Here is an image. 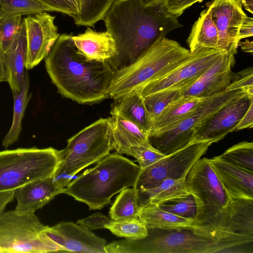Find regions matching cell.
<instances>
[{
	"instance_id": "cell-1",
	"label": "cell",
	"mask_w": 253,
	"mask_h": 253,
	"mask_svg": "<svg viewBox=\"0 0 253 253\" xmlns=\"http://www.w3.org/2000/svg\"><path fill=\"white\" fill-rule=\"evenodd\" d=\"M103 20L116 43L117 54L108 61L114 72L131 64L170 32L182 26L161 3L143 0H115Z\"/></svg>"
},
{
	"instance_id": "cell-2",
	"label": "cell",
	"mask_w": 253,
	"mask_h": 253,
	"mask_svg": "<svg viewBox=\"0 0 253 253\" xmlns=\"http://www.w3.org/2000/svg\"><path fill=\"white\" fill-rule=\"evenodd\" d=\"M72 34L60 35L45 57L46 71L59 93L80 104L109 97L114 71L108 61L90 60L76 47Z\"/></svg>"
},
{
	"instance_id": "cell-3",
	"label": "cell",
	"mask_w": 253,
	"mask_h": 253,
	"mask_svg": "<svg viewBox=\"0 0 253 253\" xmlns=\"http://www.w3.org/2000/svg\"><path fill=\"white\" fill-rule=\"evenodd\" d=\"M197 207L195 233L211 240L253 244V238L235 235L227 228L228 205L231 199L210 165L209 159L197 160L185 180Z\"/></svg>"
},
{
	"instance_id": "cell-4",
	"label": "cell",
	"mask_w": 253,
	"mask_h": 253,
	"mask_svg": "<svg viewBox=\"0 0 253 253\" xmlns=\"http://www.w3.org/2000/svg\"><path fill=\"white\" fill-rule=\"evenodd\" d=\"M141 170L128 159L116 153L109 154L70 182L62 193L86 204L90 210L101 209L114 195L133 187Z\"/></svg>"
},
{
	"instance_id": "cell-5",
	"label": "cell",
	"mask_w": 253,
	"mask_h": 253,
	"mask_svg": "<svg viewBox=\"0 0 253 253\" xmlns=\"http://www.w3.org/2000/svg\"><path fill=\"white\" fill-rule=\"evenodd\" d=\"M189 49L166 37L152 45L129 65L114 72L108 96L115 100L141 90L168 74L190 55Z\"/></svg>"
},
{
	"instance_id": "cell-6",
	"label": "cell",
	"mask_w": 253,
	"mask_h": 253,
	"mask_svg": "<svg viewBox=\"0 0 253 253\" xmlns=\"http://www.w3.org/2000/svg\"><path fill=\"white\" fill-rule=\"evenodd\" d=\"M142 239H126L106 245V253H247L245 245L232 241H216L200 236L192 229L150 228Z\"/></svg>"
},
{
	"instance_id": "cell-7",
	"label": "cell",
	"mask_w": 253,
	"mask_h": 253,
	"mask_svg": "<svg viewBox=\"0 0 253 253\" xmlns=\"http://www.w3.org/2000/svg\"><path fill=\"white\" fill-rule=\"evenodd\" d=\"M112 127L109 118H102L85 127L67 140L61 150V161L52 176L64 188L77 173L97 163L113 149Z\"/></svg>"
},
{
	"instance_id": "cell-8",
	"label": "cell",
	"mask_w": 253,
	"mask_h": 253,
	"mask_svg": "<svg viewBox=\"0 0 253 253\" xmlns=\"http://www.w3.org/2000/svg\"><path fill=\"white\" fill-rule=\"evenodd\" d=\"M60 161L61 151L52 147L0 151V193L52 176Z\"/></svg>"
},
{
	"instance_id": "cell-9",
	"label": "cell",
	"mask_w": 253,
	"mask_h": 253,
	"mask_svg": "<svg viewBox=\"0 0 253 253\" xmlns=\"http://www.w3.org/2000/svg\"><path fill=\"white\" fill-rule=\"evenodd\" d=\"M35 212L10 211L0 217V253H64L45 233Z\"/></svg>"
},
{
	"instance_id": "cell-10",
	"label": "cell",
	"mask_w": 253,
	"mask_h": 253,
	"mask_svg": "<svg viewBox=\"0 0 253 253\" xmlns=\"http://www.w3.org/2000/svg\"><path fill=\"white\" fill-rule=\"evenodd\" d=\"M245 93L241 89L225 90L204 98L195 109L181 120L150 133V143L166 155L184 148L193 141L195 128L200 123L233 98Z\"/></svg>"
},
{
	"instance_id": "cell-11",
	"label": "cell",
	"mask_w": 253,
	"mask_h": 253,
	"mask_svg": "<svg viewBox=\"0 0 253 253\" xmlns=\"http://www.w3.org/2000/svg\"><path fill=\"white\" fill-rule=\"evenodd\" d=\"M215 140L193 141L142 169L133 187L138 192L157 186L163 180L186 177L195 163L207 152Z\"/></svg>"
},
{
	"instance_id": "cell-12",
	"label": "cell",
	"mask_w": 253,
	"mask_h": 253,
	"mask_svg": "<svg viewBox=\"0 0 253 253\" xmlns=\"http://www.w3.org/2000/svg\"><path fill=\"white\" fill-rule=\"evenodd\" d=\"M224 52L203 48L191 53L181 64L162 78L147 84L142 90L143 97L166 89L182 90L195 83Z\"/></svg>"
},
{
	"instance_id": "cell-13",
	"label": "cell",
	"mask_w": 253,
	"mask_h": 253,
	"mask_svg": "<svg viewBox=\"0 0 253 253\" xmlns=\"http://www.w3.org/2000/svg\"><path fill=\"white\" fill-rule=\"evenodd\" d=\"M252 101L253 97L247 93L233 98L195 128L193 141L223 139L233 132Z\"/></svg>"
},
{
	"instance_id": "cell-14",
	"label": "cell",
	"mask_w": 253,
	"mask_h": 253,
	"mask_svg": "<svg viewBox=\"0 0 253 253\" xmlns=\"http://www.w3.org/2000/svg\"><path fill=\"white\" fill-rule=\"evenodd\" d=\"M55 18L43 12L29 15L23 19L27 40L26 70L32 69L45 58L59 37Z\"/></svg>"
},
{
	"instance_id": "cell-15",
	"label": "cell",
	"mask_w": 253,
	"mask_h": 253,
	"mask_svg": "<svg viewBox=\"0 0 253 253\" xmlns=\"http://www.w3.org/2000/svg\"><path fill=\"white\" fill-rule=\"evenodd\" d=\"M218 32V50L237 53L239 32L247 15L240 0H212L207 3Z\"/></svg>"
},
{
	"instance_id": "cell-16",
	"label": "cell",
	"mask_w": 253,
	"mask_h": 253,
	"mask_svg": "<svg viewBox=\"0 0 253 253\" xmlns=\"http://www.w3.org/2000/svg\"><path fill=\"white\" fill-rule=\"evenodd\" d=\"M46 234L63 249L64 253H106V240L72 222L46 226Z\"/></svg>"
},
{
	"instance_id": "cell-17",
	"label": "cell",
	"mask_w": 253,
	"mask_h": 253,
	"mask_svg": "<svg viewBox=\"0 0 253 253\" xmlns=\"http://www.w3.org/2000/svg\"><path fill=\"white\" fill-rule=\"evenodd\" d=\"M235 54L224 52L193 84L181 90V95L204 98L226 90L234 73Z\"/></svg>"
},
{
	"instance_id": "cell-18",
	"label": "cell",
	"mask_w": 253,
	"mask_h": 253,
	"mask_svg": "<svg viewBox=\"0 0 253 253\" xmlns=\"http://www.w3.org/2000/svg\"><path fill=\"white\" fill-rule=\"evenodd\" d=\"M52 176L29 183L14 190L17 204L14 210L20 212H35L42 208L56 195L62 193Z\"/></svg>"
},
{
	"instance_id": "cell-19",
	"label": "cell",
	"mask_w": 253,
	"mask_h": 253,
	"mask_svg": "<svg viewBox=\"0 0 253 253\" xmlns=\"http://www.w3.org/2000/svg\"><path fill=\"white\" fill-rule=\"evenodd\" d=\"M212 169L231 199H253V172L224 161L209 159Z\"/></svg>"
},
{
	"instance_id": "cell-20",
	"label": "cell",
	"mask_w": 253,
	"mask_h": 253,
	"mask_svg": "<svg viewBox=\"0 0 253 253\" xmlns=\"http://www.w3.org/2000/svg\"><path fill=\"white\" fill-rule=\"evenodd\" d=\"M72 39L77 49L90 60L108 61L117 54L116 42L107 31L96 32L88 27Z\"/></svg>"
},
{
	"instance_id": "cell-21",
	"label": "cell",
	"mask_w": 253,
	"mask_h": 253,
	"mask_svg": "<svg viewBox=\"0 0 253 253\" xmlns=\"http://www.w3.org/2000/svg\"><path fill=\"white\" fill-rule=\"evenodd\" d=\"M26 52V29L22 19L20 28L14 42L6 52H3L7 82L12 93H19L22 89L26 73L25 64Z\"/></svg>"
},
{
	"instance_id": "cell-22",
	"label": "cell",
	"mask_w": 253,
	"mask_h": 253,
	"mask_svg": "<svg viewBox=\"0 0 253 253\" xmlns=\"http://www.w3.org/2000/svg\"><path fill=\"white\" fill-rule=\"evenodd\" d=\"M108 118L112 127L113 149L124 154L131 146L150 144L149 135L137 125L115 110Z\"/></svg>"
},
{
	"instance_id": "cell-23",
	"label": "cell",
	"mask_w": 253,
	"mask_h": 253,
	"mask_svg": "<svg viewBox=\"0 0 253 253\" xmlns=\"http://www.w3.org/2000/svg\"><path fill=\"white\" fill-rule=\"evenodd\" d=\"M138 218L146 224L148 229H194V219L179 216L162 209L159 205L151 203L140 207Z\"/></svg>"
},
{
	"instance_id": "cell-24",
	"label": "cell",
	"mask_w": 253,
	"mask_h": 253,
	"mask_svg": "<svg viewBox=\"0 0 253 253\" xmlns=\"http://www.w3.org/2000/svg\"><path fill=\"white\" fill-rule=\"evenodd\" d=\"M218 32L209 7L203 10L186 40L191 53L203 48L218 50Z\"/></svg>"
},
{
	"instance_id": "cell-25",
	"label": "cell",
	"mask_w": 253,
	"mask_h": 253,
	"mask_svg": "<svg viewBox=\"0 0 253 253\" xmlns=\"http://www.w3.org/2000/svg\"><path fill=\"white\" fill-rule=\"evenodd\" d=\"M186 177L166 179L155 187L138 192L139 207L147 203L160 205L190 195L186 185Z\"/></svg>"
},
{
	"instance_id": "cell-26",
	"label": "cell",
	"mask_w": 253,
	"mask_h": 253,
	"mask_svg": "<svg viewBox=\"0 0 253 253\" xmlns=\"http://www.w3.org/2000/svg\"><path fill=\"white\" fill-rule=\"evenodd\" d=\"M228 212L227 228L229 232L253 238V199H231Z\"/></svg>"
},
{
	"instance_id": "cell-27",
	"label": "cell",
	"mask_w": 253,
	"mask_h": 253,
	"mask_svg": "<svg viewBox=\"0 0 253 253\" xmlns=\"http://www.w3.org/2000/svg\"><path fill=\"white\" fill-rule=\"evenodd\" d=\"M116 101L112 109L137 125L149 135L152 123L148 116L142 90H135Z\"/></svg>"
},
{
	"instance_id": "cell-28",
	"label": "cell",
	"mask_w": 253,
	"mask_h": 253,
	"mask_svg": "<svg viewBox=\"0 0 253 253\" xmlns=\"http://www.w3.org/2000/svg\"><path fill=\"white\" fill-rule=\"evenodd\" d=\"M203 99L181 95L161 112L153 122L150 133L165 128L181 120L195 109Z\"/></svg>"
},
{
	"instance_id": "cell-29",
	"label": "cell",
	"mask_w": 253,
	"mask_h": 253,
	"mask_svg": "<svg viewBox=\"0 0 253 253\" xmlns=\"http://www.w3.org/2000/svg\"><path fill=\"white\" fill-rule=\"evenodd\" d=\"M29 79L26 71L24 83L20 92L12 93L14 98V107L12 122L11 127L3 139L2 144L5 148L14 144L18 139L22 127L21 123L25 111L31 97L28 95Z\"/></svg>"
},
{
	"instance_id": "cell-30",
	"label": "cell",
	"mask_w": 253,
	"mask_h": 253,
	"mask_svg": "<svg viewBox=\"0 0 253 253\" xmlns=\"http://www.w3.org/2000/svg\"><path fill=\"white\" fill-rule=\"evenodd\" d=\"M110 208L109 215L113 220L138 218L140 207L138 193L133 187L119 192Z\"/></svg>"
},
{
	"instance_id": "cell-31",
	"label": "cell",
	"mask_w": 253,
	"mask_h": 253,
	"mask_svg": "<svg viewBox=\"0 0 253 253\" xmlns=\"http://www.w3.org/2000/svg\"><path fill=\"white\" fill-rule=\"evenodd\" d=\"M115 0H81L78 14L73 18L78 26L93 27L103 20Z\"/></svg>"
},
{
	"instance_id": "cell-32",
	"label": "cell",
	"mask_w": 253,
	"mask_h": 253,
	"mask_svg": "<svg viewBox=\"0 0 253 253\" xmlns=\"http://www.w3.org/2000/svg\"><path fill=\"white\" fill-rule=\"evenodd\" d=\"M53 11L38 0H0V19Z\"/></svg>"
},
{
	"instance_id": "cell-33",
	"label": "cell",
	"mask_w": 253,
	"mask_h": 253,
	"mask_svg": "<svg viewBox=\"0 0 253 253\" xmlns=\"http://www.w3.org/2000/svg\"><path fill=\"white\" fill-rule=\"evenodd\" d=\"M220 159L253 172V143L242 141L218 156Z\"/></svg>"
},
{
	"instance_id": "cell-34",
	"label": "cell",
	"mask_w": 253,
	"mask_h": 253,
	"mask_svg": "<svg viewBox=\"0 0 253 253\" xmlns=\"http://www.w3.org/2000/svg\"><path fill=\"white\" fill-rule=\"evenodd\" d=\"M113 234L126 239L139 240L146 238L148 230L139 218L113 220L106 226Z\"/></svg>"
},
{
	"instance_id": "cell-35",
	"label": "cell",
	"mask_w": 253,
	"mask_h": 253,
	"mask_svg": "<svg viewBox=\"0 0 253 253\" xmlns=\"http://www.w3.org/2000/svg\"><path fill=\"white\" fill-rule=\"evenodd\" d=\"M181 96V90L166 89L144 97L148 116L153 123L164 109Z\"/></svg>"
},
{
	"instance_id": "cell-36",
	"label": "cell",
	"mask_w": 253,
	"mask_h": 253,
	"mask_svg": "<svg viewBox=\"0 0 253 253\" xmlns=\"http://www.w3.org/2000/svg\"><path fill=\"white\" fill-rule=\"evenodd\" d=\"M159 206L165 211L188 219H194L197 212L196 204L191 194L167 201Z\"/></svg>"
},
{
	"instance_id": "cell-37",
	"label": "cell",
	"mask_w": 253,
	"mask_h": 253,
	"mask_svg": "<svg viewBox=\"0 0 253 253\" xmlns=\"http://www.w3.org/2000/svg\"><path fill=\"white\" fill-rule=\"evenodd\" d=\"M125 154L134 158L142 169L150 166L166 156L153 147L151 143L131 146Z\"/></svg>"
},
{
	"instance_id": "cell-38",
	"label": "cell",
	"mask_w": 253,
	"mask_h": 253,
	"mask_svg": "<svg viewBox=\"0 0 253 253\" xmlns=\"http://www.w3.org/2000/svg\"><path fill=\"white\" fill-rule=\"evenodd\" d=\"M22 16L0 19V47L6 52L14 42L20 28Z\"/></svg>"
},
{
	"instance_id": "cell-39",
	"label": "cell",
	"mask_w": 253,
	"mask_h": 253,
	"mask_svg": "<svg viewBox=\"0 0 253 253\" xmlns=\"http://www.w3.org/2000/svg\"><path fill=\"white\" fill-rule=\"evenodd\" d=\"M241 89L253 97V68L248 67L234 73L232 80L226 90Z\"/></svg>"
},
{
	"instance_id": "cell-40",
	"label": "cell",
	"mask_w": 253,
	"mask_h": 253,
	"mask_svg": "<svg viewBox=\"0 0 253 253\" xmlns=\"http://www.w3.org/2000/svg\"><path fill=\"white\" fill-rule=\"evenodd\" d=\"M203 0H161L164 10L173 17L178 18L188 8Z\"/></svg>"
},
{
	"instance_id": "cell-41",
	"label": "cell",
	"mask_w": 253,
	"mask_h": 253,
	"mask_svg": "<svg viewBox=\"0 0 253 253\" xmlns=\"http://www.w3.org/2000/svg\"><path fill=\"white\" fill-rule=\"evenodd\" d=\"M112 220L100 212H97L77 221V223L83 228L91 231L92 230L105 228Z\"/></svg>"
},
{
	"instance_id": "cell-42",
	"label": "cell",
	"mask_w": 253,
	"mask_h": 253,
	"mask_svg": "<svg viewBox=\"0 0 253 253\" xmlns=\"http://www.w3.org/2000/svg\"><path fill=\"white\" fill-rule=\"evenodd\" d=\"M50 7L53 11L66 14L73 18L77 12L70 5L67 0H38Z\"/></svg>"
},
{
	"instance_id": "cell-43",
	"label": "cell",
	"mask_w": 253,
	"mask_h": 253,
	"mask_svg": "<svg viewBox=\"0 0 253 253\" xmlns=\"http://www.w3.org/2000/svg\"><path fill=\"white\" fill-rule=\"evenodd\" d=\"M253 126V101L242 117L240 121L234 127L233 132L239 131L247 128H252Z\"/></svg>"
},
{
	"instance_id": "cell-44",
	"label": "cell",
	"mask_w": 253,
	"mask_h": 253,
	"mask_svg": "<svg viewBox=\"0 0 253 253\" xmlns=\"http://www.w3.org/2000/svg\"><path fill=\"white\" fill-rule=\"evenodd\" d=\"M253 19L246 15L244 18L239 32L238 39L241 40L253 35Z\"/></svg>"
},
{
	"instance_id": "cell-45",
	"label": "cell",
	"mask_w": 253,
	"mask_h": 253,
	"mask_svg": "<svg viewBox=\"0 0 253 253\" xmlns=\"http://www.w3.org/2000/svg\"><path fill=\"white\" fill-rule=\"evenodd\" d=\"M14 198V191L0 193V217L4 212L6 206Z\"/></svg>"
},
{
	"instance_id": "cell-46",
	"label": "cell",
	"mask_w": 253,
	"mask_h": 253,
	"mask_svg": "<svg viewBox=\"0 0 253 253\" xmlns=\"http://www.w3.org/2000/svg\"><path fill=\"white\" fill-rule=\"evenodd\" d=\"M7 82V76L4 63L3 52L0 47V82Z\"/></svg>"
},
{
	"instance_id": "cell-47",
	"label": "cell",
	"mask_w": 253,
	"mask_h": 253,
	"mask_svg": "<svg viewBox=\"0 0 253 253\" xmlns=\"http://www.w3.org/2000/svg\"><path fill=\"white\" fill-rule=\"evenodd\" d=\"M238 46H240L241 50L244 52L253 53V42L252 41L246 40L243 42L240 41L238 43Z\"/></svg>"
},
{
	"instance_id": "cell-48",
	"label": "cell",
	"mask_w": 253,
	"mask_h": 253,
	"mask_svg": "<svg viewBox=\"0 0 253 253\" xmlns=\"http://www.w3.org/2000/svg\"><path fill=\"white\" fill-rule=\"evenodd\" d=\"M243 6L247 11L251 13H253V0H240Z\"/></svg>"
},
{
	"instance_id": "cell-49",
	"label": "cell",
	"mask_w": 253,
	"mask_h": 253,
	"mask_svg": "<svg viewBox=\"0 0 253 253\" xmlns=\"http://www.w3.org/2000/svg\"><path fill=\"white\" fill-rule=\"evenodd\" d=\"M70 5L78 13L81 0H67Z\"/></svg>"
},
{
	"instance_id": "cell-50",
	"label": "cell",
	"mask_w": 253,
	"mask_h": 253,
	"mask_svg": "<svg viewBox=\"0 0 253 253\" xmlns=\"http://www.w3.org/2000/svg\"><path fill=\"white\" fill-rule=\"evenodd\" d=\"M145 2L149 3H161V0H143Z\"/></svg>"
},
{
	"instance_id": "cell-51",
	"label": "cell",
	"mask_w": 253,
	"mask_h": 253,
	"mask_svg": "<svg viewBox=\"0 0 253 253\" xmlns=\"http://www.w3.org/2000/svg\"></svg>"
}]
</instances>
